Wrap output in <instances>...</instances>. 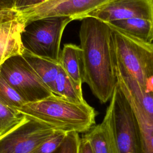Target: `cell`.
Segmentation results:
<instances>
[{"instance_id": "obj_20", "label": "cell", "mask_w": 153, "mask_h": 153, "mask_svg": "<svg viewBox=\"0 0 153 153\" xmlns=\"http://www.w3.org/2000/svg\"><path fill=\"white\" fill-rule=\"evenodd\" d=\"M68 133L56 130L45 139L32 153H53L62 144Z\"/></svg>"}, {"instance_id": "obj_10", "label": "cell", "mask_w": 153, "mask_h": 153, "mask_svg": "<svg viewBox=\"0 0 153 153\" xmlns=\"http://www.w3.org/2000/svg\"><path fill=\"white\" fill-rule=\"evenodd\" d=\"M25 26L19 17L0 22V66L10 57L23 54L25 48L21 33Z\"/></svg>"}, {"instance_id": "obj_22", "label": "cell", "mask_w": 153, "mask_h": 153, "mask_svg": "<svg viewBox=\"0 0 153 153\" xmlns=\"http://www.w3.org/2000/svg\"><path fill=\"white\" fill-rule=\"evenodd\" d=\"M48 1L49 0H16L15 10L17 11H21Z\"/></svg>"}, {"instance_id": "obj_16", "label": "cell", "mask_w": 153, "mask_h": 153, "mask_svg": "<svg viewBox=\"0 0 153 153\" xmlns=\"http://www.w3.org/2000/svg\"><path fill=\"white\" fill-rule=\"evenodd\" d=\"M94 153H115L113 141L104 120L90 128L83 136Z\"/></svg>"}, {"instance_id": "obj_8", "label": "cell", "mask_w": 153, "mask_h": 153, "mask_svg": "<svg viewBox=\"0 0 153 153\" xmlns=\"http://www.w3.org/2000/svg\"><path fill=\"white\" fill-rule=\"evenodd\" d=\"M110 0H49L35 7L19 11L25 23L35 19L66 16L81 20L88 13Z\"/></svg>"}, {"instance_id": "obj_11", "label": "cell", "mask_w": 153, "mask_h": 153, "mask_svg": "<svg viewBox=\"0 0 153 153\" xmlns=\"http://www.w3.org/2000/svg\"><path fill=\"white\" fill-rule=\"evenodd\" d=\"M118 82L125 93L133 110L139 132L141 153H153V121L145 113L124 84Z\"/></svg>"}, {"instance_id": "obj_2", "label": "cell", "mask_w": 153, "mask_h": 153, "mask_svg": "<svg viewBox=\"0 0 153 153\" xmlns=\"http://www.w3.org/2000/svg\"><path fill=\"white\" fill-rule=\"evenodd\" d=\"M26 116L66 133H85L95 125L97 112L86 102H78L52 94L25 103L19 109Z\"/></svg>"}, {"instance_id": "obj_12", "label": "cell", "mask_w": 153, "mask_h": 153, "mask_svg": "<svg viewBox=\"0 0 153 153\" xmlns=\"http://www.w3.org/2000/svg\"><path fill=\"white\" fill-rule=\"evenodd\" d=\"M59 63L71 79L82 86L84 63L82 50L75 44H65L60 52Z\"/></svg>"}, {"instance_id": "obj_18", "label": "cell", "mask_w": 153, "mask_h": 153, "mask_svg": "<svg viewBox=\"0 0 153 153\" xmlns=\"http://www.w3.org/2000/svg\"><path fill=\"white\" fill-rule=\"evenodd\" d=\"M26 115L18 109L0 103V139L19 126Z\"/></svg>"}, {"instance_id": "obj_17", "label": "cell", "mask_w": 153, "mask_h": 153, "mask_svg": "<svg viewBox=\"0 0 153 153\" xmlns=\"http://www.w3.org/2000/svg\"><path fill=\"white\" fill-rule=\"evenodd\" d=\"M54 94L78 102H86L84 99L82 86L75 83L61 66L55 80Z\"/></svg>"}, {"instance_id": "obj_9", "label": "cell", "mask_w": 153, "mask_h": 153, "mask_svg": "<svg viewBox=\"0 0 153 153\" xmlns=\"http://www.w3.org/2000/svg\"><path fill=\"white\" fill-rule=\"evenodd\" d=\"M85 17H93L106 23L136 17L153 21V0H110Z\"/></svg>"}, {"instance_id": "obj_13", "label": "cell", "mask_w": 153, "mask_h": 153, "mask_svg": "<svg viewBox=\"0 0 153 153\" xmlns=\"http://www.w3.org/2000/svg\"><path fill=\"white\" fill-rule=\"evenodd\" d=\"M22 56L54 94L55 80L61 68L59 62L36 56L25 50Z\"/></svg>"}, {"instance_id": "obj_15", "label": "cell", "mask_w": 153, "mask_h": 153, "mask_svg": "<svg viewBox=\"0 0 153 153\" xmlns=\"http://www.w3.org/2000/svg\"><path fill=\"white\" fill-rule=\"evenodd\" d=\"M116 73L118 80L124 84L145 113L153 121V95L145 92L138 83L119 66L117 62Z\"/></svg>"}, {"instance_id": "obj_6", "label": "cell", "mask_w": 153, "mask_h": 153, "mask_svg": "<svg viewBox=\"0 0 153 153\" xmlns=\"http://www.w3.org/2000/svg\"><path fill=\"white\" fill-rule=\"evenodd\" d=\"M0 75L26 103L53 94L22 55L6 60L0 66Z\"/></svg>"}, {"instance_id": "obj_23", "label": "cell", "mask_w": 153, "mask_h": 153, "mask_svg": "<svg viewBox=\"0 0 153 153\" xmlns=\"http://www.w3.org/2000/svg\"><path fill=\"white\" fill-rule=\"evenodd\" d=\"M19 17V13L16 10L0 11V22L16 19Z\"/></svg>"}, {"instance_id": "obj_19", "label": "cell", "mask_w": 153, "mask_h": 153, "mask_svg": "<svg viewBox=\"0 0 153 153\" xmlns=\"http://www.w3.org/2000/svg\"><path fill=\"white\" fill-rule=\"evenodd\" d=\"M26 103L0 75V103L19 109Z\"/></svg>"}, {"instance_id": "obj_21", "label": "cell", "mask_w": 153, "mask_h": 153, "mask_svg": "<svg viewBox=\"0 0 153 153\" xmlns=\"http://www.w3.org/2000/svg\"><path fill=\"white\" fill-rule=\"evenodd\" d=\"M74 131L67 133L60 146L53 153H78L80 137Z\"/></svg>"}, {"instance_id": "obj_3", "label": "cell", "mask_w": 153, "mask_h": 153, "mask_svg": "<svg viewBox=\"0 0 153 153\" xmlns=\"http://www.w3.org/2000/svg\"><path fill=\"white\" fill-rule=\"evenodd\" d=\"M111 27L117 63L145 92L153 95V42H142Z\"/></svg>"}, {"instance_id": "obj_25", "label": "cell", "mask_w": 153, "mask_h": 153, "mask_svg": "<svg viewBox=\"0 0 153 153\" xmlns=\"http://www.w3.org/2000/svg\"><path fill=\"white\" fill-rule=\"evenodd\" d=\"M16 0H0V11L15 10Z\"/></svg>"}, {"instance_id": "obj_24", "label": "cell", "mask_w": 153, "mask_h": 153, "mask_svg": "<svg viewBox=\"0 0 153 153\" xmlns=\"http://www.w3.org/2000/svg\"><path fill=\"white\" fill-rule=\"evenodd\" d=\"M78 153H94L89 142L83 137L80 138Z\"/></svg>"}, {"instance_id": "obj_1", "label": "cell", "mask_w": 153, "mask_h": 153, "mask_svg": "<svg viewBox=\"0 0 153 153\" xmlns=\"http://www.w3.org/2000/svg\"><path fill=\"white\" fill-rule=\"evenodd\" d=\"M79 31L84 71L82 82L102 103L111 99L118 84L116 55L111 26L93 17L81 20Z\"/></svg>"}, {"instance_id": "obj_7", "label": "cell", "mask_w": 153, "mask_h": 153, "mask_svg": "<svg viewBox=\"0 0 153 153\" xmlns=\"http://www.w3.org/2000/svg\"><path fill=\"white\" fill-rule=\"evenodd\" d=\"M55 128L26 116L25 120L0 139V153H32Z\"/></svg>"}, {"instance_id": "obj_14", "label": "cell", "mask_w": 153, "mask_h": 153, "mask_svg": "<svg viewBox=\"0 0 153 153\" xmlns=\"http://www.w3.org/2000/svg\"><path fill=\"white\" fill-rule=\"evenodd\" d=\"M137 40L153 42V21L143 18H130L115 20L108 23Z\"/></svg>"}, {"instance_id": "obj_4", "label": "cell", "mask_w": 153, "mask_h": 153, "mask_svg": "<svg viewBox=\"0 0 153 153\" xmlns=\"http://www.w3.org/2000/svg\"><path fill=\"white\" fill-rule=\"evenodd\" d=\"M103 120L108 127L115 153H141L136 119L129 100L118 82Z\"/></svg>"}, {"instance_id": "obj_5", "label": "cell", "mask_w": 153, "mask_h": 153, "mask_svg": "<svg viewBox=\"0 0 153 153\" xmlns=\"http://www.w3.org/2000/svg\"><path fill=\"white\" fill-rule=\"evenodd\" d=\"M72 21L69 17L54 16L26 23L21 33L25 50L41 57L59 61L62 36Z\"/></svg>"}]
</instances>
